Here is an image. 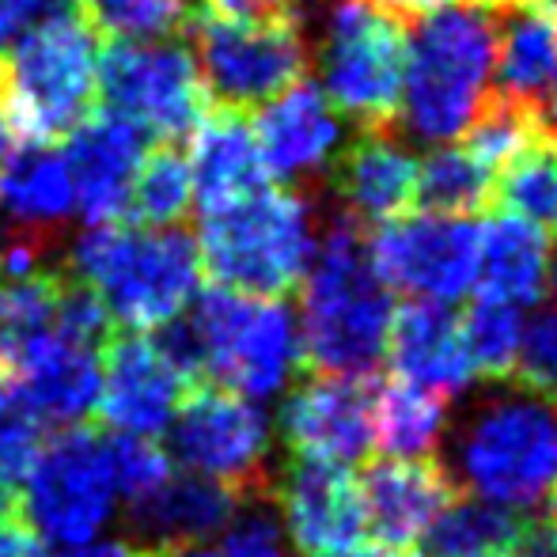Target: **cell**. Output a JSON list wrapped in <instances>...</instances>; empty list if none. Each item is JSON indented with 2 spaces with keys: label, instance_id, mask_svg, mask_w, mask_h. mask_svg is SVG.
<instances>
[{
  "label": "cell",
  "instance_id": "obj_1",
  "mask_svg": "<svg viewBox=\"0 0 557 557\" xmlns=\"http://www.w3.org/2000/svg\"><path fill=\"white\" fill-rule=\"evenodd\" d=\"M441 467L478 500L516 512L546 505L557 490V403L520 383H493L447 418Z\"/></svg>",
  "mask_w": 557,
  "mask_h": 557
},
{
  "label": "cell",
  "instance_id": "obj_2",
  "mask_svg": "<svg viewBox=\"0 0 557 557\" xmlns=\"http://www.w3.org/2000/svg\"><path fill=\"white\" fill-rule=\"evenodd\" d=\"M395 300L368 255V227L334 213L300 300V364L311 375L372 380L387 357Z\"/></svg>",
  "mask_w": 557,
  "mask_h": 557
},
{
  "label": "cell",
  "instance_id": "obj_3",
  "mask_svg": "<svg viewBox=\"0 0 557 557\" xmlns=\"http://www.w3.org/2000/svg\"><path fill=\"white\" fill-rule=\"evenodd\" d=\"M497 23L478 4H444L413 23L403 69L395 133L425 145H447L467 133L490 99Z\"/></svg>",
  "mask_w": 557,
  "mask_h": 557
},
{
  "label": "cell",
  "instance_id": "obj_4",
  "mask_svg": "<svg viewBox=\"0 0 557 557\" xmlns=\"http://www.w3.org/2000/svg\"><path fill=\"white\" fill-rule=\"evenodd\" d=\"M69 270L96 288L111 319L137 334L183 315L201 285L198 239L186 227H91L76 239Z\"/></svg>",
  "mask_w": 557,
  "mask_h": 557
},
{
  "label": "cell",
  "instance_id": "obj_5",
  "mask_svg": "<svg viewBox=\"0 0 557 557\" xmlns=\"http://www.w3.org/2000/svg\"><path fill=\"white\" fill-rule=\"evenodd\" d=\"M201 273L216 288L243 296H277L300 288L315 258V213L300 190H262L201 213Z\"/></svg>",
  "mask_w": 557,
  "mask_h": 557
},
{
  "label": "cell",
  "instance_id": "obj_6",
  "mask_svg": "<svg viewBox=\"0 0 557 557\" xmlns=\"http://www.w3.org/2000/svg\"><path fill=\"white\" fill-rule=\"evenodd\" d=\"M96 35L81 15L53 20L15 38L0 58V114L15 137L50 145L96 114Z\"/></svg>",
  "mask_w": 557,
  "mask_h": 557
},
{
  "label": "cell",
  "instance_id": "obj_7",
  "mask_svg": "<svg viewBox=\"0 0 557 557\" xmlns=\"http://www.w3.org/2000/svg\"><path fill=\"white\" fill-rule=\"evenodd\" d=\"M201 352V380L250 398H273L300 368V326L281 300L209 288L183 311Z\"/></svg>",
  "mask_w": 557,
  "mask_h": 557
},
{
  "label": "cell",
  "instance_id": "obj_8",
  "mask_svg": "<svg viewBox=\"0 0 557 557\" xmlns=\"http://www.w3.org/2000/svg\"><path fill=\"white\" fill-rule=\"evenodd\" d=\"M311 53L337 114L364 133H395L406 69L403 23L368 0H323V35Z\"/></svg>",
  "mask_w": 557,
  "mask_h": 557
},
{
  "label": "cell",
  "instance_id": "obj_9",
  "mask_svg": "<svg viewBox=\"0 0 557 557\" xmlns=\"http://www.w3.org/2000/svg\"><path fill=\"white\" fill-rule=\"evenodd\" d=\"M114 474L107 459V436L84 425L58 429L42 444L35 467L20 482V520L38 543L81 546L91 543L114 516Z\"/></svg>",
  "mask_w": 557,
  "mask_h": 557
},
{
  "label": "cell",
  "instance_id": "obj_10",
  "mask_svg": "<svg viewBox=\"0 0 557 557\" xmlns=\"http://www.w3.org/2000/svg\"><path fill=\"white\" fill-rule=\"evenodd\" d=\"M190 50L198 61L209 103L224 111H250L277 99L285 88L308 76L311 35L304 20L288 23H216L206 15H190Z\"/></svg>",
  "mask_w": 557,
  "mask_h": 557
},
{
  "label": "cell",
  "instance_id": "obj_11",
  "mask_svg": "<svg viewBox=\"0 0 557 557\" xmlns=\"http://www.w3.org/2000/svg\"><path fill=\"white\" fill-rule=\"evenodd\" d=\"M99 99L114 114L137 122L148 137L175 145L190 137L213 111L198 61L183 38L156 42H107L96 61Z\"/></svg>",
  "mask_w": 557,
  "mask_h": 557
},
{
  "label": "cell",
  "instance_id": "obj_12",
  "mask_svg": "<svg viewBox=\"0 0 557 557\" xmlns=\"http://www.w3.org/2000/svg\"><path fill=\"white\" fill-rule=\"evenodd\" d=\"M273 425L265 410L235 391L201 383L171 418V462L216 478L247 500L270 497Z\"/></svg>",
  "mask_w": 557,
  "mask_h": 557
},
{
  "label": "cell",
  "instance_id": "obj_13",
  "mask_svg": "<svg viewBox=\"0 0 557 557\" xmlns=\"http://www.w3.org/2000/svg\"><path fill=\"white\" fill-rule=\"evenodd\" d=\"M368 255L387 288H403L418 300L451 304L474 288L478 224L441 213L395 216L372 227Z\"/></svg>",
  "mask_w": 557,
  "mask_h": 557
},
{
  "label": "cell",
  "instance_id": "obj_14",
  "mask_svg": "<svg viewBox=\"0 0 557 557\" xmlns=\"http://www.w3.org/2000/svg\"><path fill=\"white\" fill-rule=\"evenodd\" d=\"M270 500H277L288 539L304 557L345 554L368 535L357 478L337 462L288 455L281 474L270 478Z\"/></svg>",
  "mask_w": 557,
  "mask_h": 557
},
{
  "label": "cell",
  "instance_id": "obj_15",
  "mask_svg": "<svg viewBox=\"0 0 557 557\" xmlns=\"http://www.w3.org/2000/svg\"><path fill=\"white\" fill-rule=\"evenodd\" d=\"M372 380H342V375H308L288 391L277 413L281 441L288 455L352 467L364 462L375 447L372 433Z\"/></svg>",
  "mask_w": 557,
  "mask_h": 557
},
{
  "label": "cell",
  "instance_id": "obj_16",
  "mask_svg": "<svg viewBox=\"0 0 557 557\" xmlns=\"http://www.w3.org/2000/svg\"><path fill=\"white\" fill-rule=\"evenodd\" d=\"M190 383L156 349L152 334L125 331L103 345V380H99L96 413L114 433L156 436L171 425Z\"/></svg>",
  "mask_w": 557,
  "mask_h": 557
},
{
  "label": "cell",
  "instance_id": "obj_17",
  "mask_svg": "<svg viewBox=\"0 0 557 557\" xmlns=\"http://www.w3.org/2000/svg\"><path fill=\"white\" fill-rule=\"evenodd\" d=\"M250 129H255L265 175L288 186L326 183V171L342 152V114L331 107L323 88L308 81L270 99Z\"/></svg>",
  "mask_w": 557,
  "mask_h": 557
},
{
  "label": "cell",
  "instance_id": "obj_18",
  "mask_svg": "<svg viewBox=\"0 0 557 557\" xmlns=\"http://www.w3.org/2000/svg\"><path fill=\"white\" fill-rule=\"evenodd\" d=\"M65 140V168L84 221L91 227L129 221V194L148 152V133L129 117L107 111L88 114Z\"/></svg>",
  "mask_w": 557,
  "mask_h": 557
},
{
  "label": "cell",
  "instance_id": "obj_19",
  "mask_svg": "<svg viewBox=\"0 0 557 557\" xmlns=\"http://www.w3.org/2000/svg\"><path fill=\"white\" fill-rule=\"evenodd\" d=\"M364 528L387 550L413 554L429 523L459 497L441 459H375L357 482Z\"/></svg>",
  "mask_w": 557,
  "mask_h": 557
},
{
  "label": "cell",
  "instance_id": "obj_20",
  "mask_svg": "<svg viewBox=\"0 0 557 557\" xmlns=\"http://www.w3.org/2000/svg\"><path fill=\"white\" fill-rule=\"evenodd\" d=\"M326 186L342 201V213L360 227L403 216L418 198V160L406 152L398 133H364L334 156Z\"/></svg>",
  "mask_w": 557,
  "mask_h": 557
},
{
  "label": "cell",
  "instance_id": "obj_21",
  "mask_svg": "<svg viewBox=\"0 0 557 557\" xmlns=\"http://www.w3.org/2000/svg\"><path fill=\"white\" fill-rule=\"evenodd\" d=\"M387 357L398 380L429 391L444 403L462 398V391L474 383V368H470L462 326L451 304L410 300L406 308H398L391 319Z\"/></svg>",
  "mask_w": 557,
  "mask_h": 557
},
{
  "label": "cell",
  "instance_id": "obj_22",
  "mask_svg": "<svg viewBox=\"0 0 557 557\" xmlns=\"http://www.w3.org/2000/svg\"><path fill=\"white\" fill-rule=\"evenodd\" d=\"M243 505L247 497L235 493L232 485L194 474V470H183V474L175 470L160 490L125 505V528H129L133 543L148 546V550L190 546L206 543L216 531H227V523L239 516Z\"/></svg>",
  "mask_w": 557,
  "mask_h": 557
},
{
  "label": "cell",
  "instance_id": "obj_23",
  "mask_svg": "<svg viewBox=\"0 0 557 557\" xmlns=\"http://www.w3.org/2000/svg\"><path fill=\"white\" fill-rule=\"evenodd\" d=\"M99 357H103L99 349L50 334L23 357L8 383L20 391V398L42 425L73 429L96 410L99 380H103Z\"/></svg>",
  "mask_w": 557,
  "mask_h": 557
},
{
  "label": "cell",
  "instance_id": "obj_24",
  "mask_svg": "<svg viewBox=\"0 0 557 557\" xmlns=\"http://www.w3.org/2000/svg\"><path fill=\"white\" fill-rule=\"evenodd\" d=\"M497 23V96L543 117L557 99V12L543 0H520L500 12Z\"/></svg>",
  "mask_w": 557,
  "mask_h": 557
},
{
  "label": "cell",
  "instance_id": "obj_25",
  "mask_svg": "<svg viewBox=\"0 0 557 557\" xmlns=\"http://www.w3.org/2000/svg\"><path fill=\"white\" fill-rule=\"evenodd\" d=\"M190 137V190L198 198L201 213L224 209L265 186L270 175H265L262 156H258L255 129L239 111L213 107Z\"/></svg>",
  "mask_w": 557,
  "mask_h": 557
},
{
  "label": "cell",
  "instance_id": "obj_26",
  "mask_svg": "<svg viewBox=\"0 0 557 557\" xmlns=\"http://www.w3.org/2000/svg\"><path fill=\"white\" fill-rule=\"evenodd\" d=\"M554 243L539 224L497 213L478 227V296L505 304H539L550 288Z\"/></svg>",
  "mask_w": 557,
  "mask_h": 557
},
{
  "label": "cell",
  "instance_id": "obj_27",
  "mask_svg": "<svg viewBox=\"0 0 557 557\" xmlns=\"http://www.w3.org/2000/svg\"><path fill=\"white\" fill-rule=\"evenodd\" d=\"M0 201L20 224L23 235L38 243H50V235L73 216V178H69L65 156L53 152L50 145L15 148L12 160L4 163L0 178Z\"/></svg>",
  "mask_w": 557,
  "mask_h": 557
},
{
  "label": "cell",
  "instance_id": "obj_28",
  "mask_svg": "<svg viewBox=\"0 0 557 557\" xmlns=\"http://www.w3.org/2000/svg\"><path fill=\"white\" fill-rule=\"evenodd\" d=\"M447 429V403L406 380L372 383V433L387 459H433Z\"/></svg>",
  "mask_w": 557,
  "mask_h": 557
},
{
  "label": "cell",
  "instance_id": "obj_29",
  "mask_svg": "<svg viewBox=\"0 0 557 557\" xmlns=\"http://www.w3.org/2000/svg\"><path fill=\"white\" fill-rule=\"evenodd\" d=\"M65 265H38L23 277H0V375L12 380L30 349L53 334Z\"/></svg>",
  "mask_w": 557,
  "mask_h": 557
},
{
  "label": "cell",
  "instance_id": "obj_30",
  "mask_svg": "<svg viewBox=\"0 0 557 557\" xmlns=\"http://www.w3.org/2000/svg\"><path fill=\"white\" fill-rule=\"evenodd\" d=\"M528 516L478 497H455L429 523L418 550L425 557H505Z\"/></svg>",
  "mask_w": 557,
  "mask_h": 557
},
{
  "label": "cell",
  "instance_id": "obj_31",
  "mask_svg": "<svg viewBox=\"0 0 557 557\" xmlns=\"http://www.w3.org/2000/svg\"><path fill=\"white\" fill-rule=\"evenodd\" d=\"M421 213L470 216L493 206V175L467 152V148H436L425 163H418V198Z\"/></svg>",
  "mask_w": 557,
  "mask_h": 557
},
{
  "label": "cell",
  "instance_id": "obj_32",
  "mask_svg": "<svg viewBox=\"0 0 557 557\" xmlns=\"http://www.w3.org/2000/svg\"><path fill=\"white\" fill-rule=\"evenodd\" d=\"M493 206L539 227L557 221V145L546 129L493 178Z\"/></svg>",
  "mask_w": 557,
  "mask_h": 557
},
{
  "label": "cell",
  "instance_id": "obj_33",
  "mask_svg": "<svg viewBox=\"0 0 557 557\" xmlns=\"http://www.w3.org/2000/svg\"><path fill=\"white\" fill-rule=\"evenodd\" d=\"M190 163L183 160L175 145L160 140L152 152H145L133 178L129 194V216L152 227H178V221L190 209Z\"/></svg>",
  "mask_w": 557,
  "mask_h": 557
},
{
  "label": "cell",
  "instance_id": "obj_34",
  "mask_svg": "<svg viewBox=\"0 0 557 557\" xmlns=\"http://www.w3.org/2000/svg\"><path fill=\"white\" fill-rule=\"evenodd\" d=\"M190 15L186 0H81V20L107 42H156L186 35Z\"/></svg>",
  "mask_w": 557,
  "mask_h": 557
},
{
  "label": "cell",
  "instance_id": "obj_35",
  "mask_svg": "<svg viewBox=\"0 0 557 557\" xmlns=\"http://www.w3.org/2000/svg\"><path fill=\"white\" fill-rule=\"evenodd\" d=\"M459 326L474 375H482L485 383L512 380L516 349H520V331H523L520 308L505 300H490V296H478V304L459 319Z\"/></svg>",
  "mask_w": 557,
  "mask_h": 557
},
{
  "label": "cell",
  "instance_id": "obj_36",
  "mask_svg": "<svg viewBox=\"0 0 557 557\" xmlns=\"http://www.w3.org/2000/svg\"><path fill=\"white\" fill-rule=\"evenodd\" d=\"M107 459H111L114 490H117V497H125V505L148 497V493L160 490V485L175 474L171 451L156 444L152 436L111 433L107 436Z\"/></svg>",
  "mask_w": 557,
  "mask_h": 557
},
{
  "label": "cell",
  "instance_id": "obj_37",
  "mask_svg": "<svg viewBox=\"0 0 557 557\" xmlns=\"http://www.w3.org/2000/svg\"><path fill=\"white\" fill-rule=\"evenodd\" d=\"M539 395H557V293H546L539 300L535 315L523 323L520 349H516L512 380Z\"/></svg>",
  "mask_w": 557,
  "mask_h": 557
},
{
  "label": "cell",
  "instance_id": "obj_38",
  "mask_svg": "<svg viewBox=\"0 0 557 557\" xmlns=\"http://www.w3.org/2000/svg\"><path fill=\"white\" fill-rule=\"evenodd\" d=\"M42 444L46 425L30 413V406L20 398V391L8 380H0V478L20 490V482L35 467Z\"/></svg>",
  "mask_w": 557,
  "mask_h": 557
},
{
  "label": "cell",
  "instance_id": "obj_39",
  "mask_svg": "<svg viewBox=\"0 0 557 557\" xmlns=\"http://www.w3.org/2000/svg\"><path fill=\"white\" fill-rule=\"evenodd\" d=\"M224 557H285L281 520L273 516L270 497L247 500L224 535Z\"/></svg>",
  "mask_w": 557,
  "mask_h": 557
},
{
  "label": "cell",
  "instance_id": "obj_40",
  "mask_svg": "<svg viewBox=\"0 0 557 557\" xmlns=\"http://www.w3.org/2000/svg\"><path fill=\"white\" fill-rule=\"evenodd\" d=\"M198 15L216 20V23H243V27L304 20L300 0H201Z\"/></svg>",
  "mask_w": 557,
  "mask_h": 557
},
{
  "label": "cell",
  "instance_id": "obj_41",
  "mask_svg": "<svg viewBox=\"0 0 557 557\" xmlns=\"http://www.w3.org/2000/svg\"><path fill=\"white\" fill-rule=\"evenodd\" d=\"M69 15H81V0H0V38L27 35Z\"/></svg>",
  "mask_w": 557,
  "mask_h": 557
},
{
  "label": "cell",
  "instance_id": "obj_42",
  "mask_svg": "<svg viewBox=\"0 0 557 557\" xmlns=\"http://www.w3.org/2000/svg\"><path fill=\"white\" fill-rule=\"evenodd\" d=\"M505 557H557V523L554 516L523 520L520 535L512 539Z\"/></svg>",
  "mask_w": 557,
  "mask_h": 557
},
{
  "label": "cell",
  "instance_id": "obj_43",
  "mask_svg": "<svg viewBox=\"0 0 557 557\" xmlns=\"http://www.w3.org/2000/svg\"><path fill=\"white\" fill-rule=\"evenodd\" d=\"M46 557H152V550L133 539H91V543L69 546L61 554H46Z\"/></svg>",
  "mask_w": 557,
  "mask_h": 557
},
{
  "label": "cell",
  "instance_id": "obj_44",
  "mask_svg": "<svg viewBox=\"0 0 557 557\" xmlns=\"http://www.w3.org/2000/svg\"><path fill=\"white\" fill-rule=\"evenodd\" d=\"M42 543L30 535V528L20 516L0 520V557H42Z\"/></svg>",
  "mask_w": 557,
  "mask_h": 557
},
{
  "label": "cell",
  "instance_id": "obj_45",
  "mask_svg": "<svg viewBox=\"0 0 557 557\" xmlns=\"http://www.w3.org/2000/svg\"><path fill=\"white\" fill-rule=\"evenodd\" d=\"M368 4L375 8V12H383V15H391L395 23H418V20H425V15H433L436 8H444V4H451V0H368Z\"/></svg>",
  "mask_w": 557,
  "mask_h": 557
},
{
  "label": "cell",
  "instance_id": "obj_46",
  "mask_svg": "<svg viewBox=\"0 0 557 557\" xmlns=\"http://www.w3.org/2000/svg\"><path fill=\"white\" fill-rule=\"evenodd\" d=\"M152 557H224V550H213L206 543H190V546H160V550H152Z\"/></svg>",
  "mask_w": 557,
  "mask_h": 557
},
{
  "label": "cell",
  "instance_id": "obj_47",
  "mask_svg": "<svg viewBox=\"0 0 557 557\" xmlns=\"http://www.w3.org/2000/svg\"><path fill=\"white\" fill-rule=\"evenodd\" d=\"M8 516H20V490L0 478V520H8Z\"/></svg>",
  "mask_w": 557,
  "mask_h": 557
},
{
  "label": "cell",
  "instance_id": "obj_48",
  "mask_svg": "<svg viewBox=\"0 0 557 557\" xmlns=\"http://www.w3.org/2000/svg\"><path fill=\"white\" fill-rule=\"evenodd\" d=\"M331 557H413V554H403V550H387V546H380V543H372V546H352V550H345V554H331Z\"/></svg>",
  "mask_w": 557,
  "mask_h": 557
},
{
  "label": "cell",
  "instance_id": "obj_49",
  "mask_svg": "<svg viewBox=\"0 0 557 557\" xmlns=\"http://www.w3.org/2000/svg\"><path fill=\"white\" fill-rule=\"evenodd\" d=\"M15 133H12V125L4 122V114H0V168H4L8 160H12V152H15Z\"/></svg>",
  "mask_w": 557,
  "mask_h": 557
},
{
  "label": "cell",
  "instance_id": "obj_50",
  "mask_svg": "<svg viewBox=\"0 0 557 557\" xmlns=\"http://www.w3.org/2000/svg\"><path fill=\"white\" fill-rule=\"evenodd\" d=\"M543 129H546V137H550L554 145H557V99L550 103V111L543 114Z\"/></svg>",
  "mask_w": 557,
  "mask_h": 557
},
{
  "label": "cell",
  "instance_id": "obj_51",
  "mask_svg": "<svg viewBox=\"0 0 557 557\" xmlns=\"http://www.w3.org/2000/svg\"><path fill=\"white\" fill-rule=\"evenodd\" d=\"M550 516H554V523H557V490L550 493Z\"/></svg>",
  "mask_w": 557,
  "mask_h": 557
},
{
  "label": "cell",
  "instance_id": "obj_52",
  "mask_svg": "<svg viewBox=\"0 0 557 557\" xmlns=\"http://www.w3.org/2000/svg\"><path fill=\"white\" fill-rule=\"evenodd\" d=\"M550 281L557 285V250H554V262H550Z\"/></svg>",
  "mask_w": 557,
  "mask_h": 557
},
{
  "label": "cell",
  "instance_id": "obj_53",
  "mask_svg": "<svg viewBox=\"0 0 557 557\" xmlns=\"http://www.w3.org/2000/svg\"><path fill=\"white\" fill-rule=\"evenodd\" d=\"M543 4H546V8H554V12H557V0H543Z\"/></svg>",
  "mask_w": 557,
  "mask_h": 557
},
{
  "label": "cell",
  "instance_id": "obj_54",
  "mask_svg": "<svg viewBox=\"0 0 557 557\" xmlns=\"http://www.w3.org/2000/svg\"><path fill=\"white\" fill-rule=\"evenodd\" d=\"M554 403H557V395H554Z\"/></svg>",
  "mask_w": 557,
  "mask_h": 557
},
{
  "label": "cell",
  "instance_id": "obj_55",
  "mask_svg": "<svg viewBox=\"0 0 557 557\" xmlns=\"http://www.w3.org/2000/svg\"><path fill=\"white\" fill-rule=\"evenodd\" d=\"M0 380H4V375H0Z\"/></svg>",
  "mask_w": 557,
  "mask_h": 557
},
{
  "label": "cell",
  "instance_id": "obj_56",
  "mask_svg": "<svg viewBox=\"0 0 557 557\" xmlns=\"http://www.w3.org/2000/svg\"><path fill=\"white\" fill-rule=\"evenodd\" d=\"M0 42H4V38H0Z\"/></svg>",
  "mask_w": 557,
  "mask_h": 557
},
{
  "label": "cell",
  "instance_id": "obj_57",
  "mask_svg": "<svg viewBox=\"0 0 557 557\" xmlns=\"http://www.w3.org/2000/svg\"><path fill=\"white\" fill-rule=\"evenodd\" d=\"M42 557H46V554H42Z\"/></svg>",
  "mask_w": 557,
  "mask_h": 557
}]
</instances>
